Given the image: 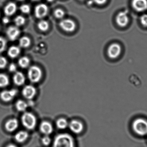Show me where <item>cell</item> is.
Wrapping results in <instances>:
<instances>
[{
  "label": "cell",
  "mask_w": 147,
  "mask_h": 147,
  "mask_svg": "<svg viewBox=\"0 0 147 147\" xmlns=\"http://www.w3.org/2000/svg\"><path fill=\"white\" fill-rule=\"evenodd\" d=\"M52 147H75L74 140L69 134H59L54 138Z\"/></svg>",
  "instance_id": "6da1fadb"
},
{
  "label": "cell",
  "mask_w": 147,
  "mask_h": 147,
  "mask_svg": "<svg viewBox=\"0 0 147 147\" xmlns=\"http://www.w3.org/2000/svg\"><path fill=\"white\" fill-rule=\"evenodd\" d=\"M22 125L28 130H33L37 124V119L34 115L31 112H26L22 116Z\"/></svg>",
  "instance_id": "7a4b0ae2"
},
{
  "label": "cell",
  "mask_w": 147,
  "mask_h": 147,
  "mask_svg": "<svg viewBox=\"0 0 147 147\" xmlns=\"http://www.w3.org/2000/svg\"><path fill=\"white\" fill-rule=\"evenodd\" d=\"M133 129L137 134L140 136L147 134V121L143 118L136 119L132 124Z\"/></svg>",
  "instance_id": "3957f363"
},
{
  "label": "cell",
  "mask_w": 147,
  "mask_h": 147,
  "mask_svg": "<svg viewBox=\"0 0 147 147\" xmlns=\"http://www.w3.org/2000/svg\"><path fill=\"white\" fill-rule=\"evenodd\" d=\"M28 77L32 83H38L42 78V70L38 66L36 65L31 66L28 71Z\"/></svg>",
  "instance_id": "277c9868"
},
{
  "label": "cell",
  "mask_w": 147,
  "mask_h": 147,
  "mask_svg": "<svg viewBox=\"0 0 147 147\" xmlns=\"http://www.w3.org/2000/svg\"><path fill=\"white\" fill-rule=\"evenodd\" d=\"M122 52V47L117 43H113L109 47L107 50L108 57L111 59L117 58Z\"/></svg>",
  "instance_id": "5b68a950"
},
{
  "label": "cell",
  "mask_w": 147,
  "mask_h": 147,
  "mask_svg": "<svg viewBox=\"0 0 147 147\" xmlns=\"http://www.w3.org/2000/svg\"><path fill=\"white\" fill-rule=\"evenodd\" d=\"M60 28L65 32H73L76 29V24L73 20L69 19L63 20L59 23Z\"/></svg>",
  "instance_id": "8992f818"
},
{
  "label": "cell",
  "mask_w": 147,
  "mask_h": 147,
  "mask_svg": "<svg viewBox=\"0 0 147 147\" xmlns=\"http://www.w3.org/2000/svg\"><path fill=\"white\" fill-rule=\"evenodd\" d=\"M116 22L121 27L127 26L129 22V17L126 11L120 12L117 16Z\"/></svg>",
  "instance_id": "52a82bcc"
},
{
  "label": "cell",
  "mask_w": 147,
  "mask_h": 147,
  "mask_svg": "<svg viewBox=\"0 0 147 147\" xmlns=\"http://www.w3.org/2000/svg\"><path fill=\"white\" fill-rule=\"evenodd\" d=\"M70 130L74 134H78L84 130V125L80 121L73 120L71 121L68 125Z\"/></svg>",
  "instance_id": "ba28073f"
},
{
  "label": "cell",
  "mask_w": 147,
  "mask_h": 147,
  "mask_svg": "<svg viewBox=\"0 0 147 147\" xmlns=\"http://www.w3.org/2000/svg\"><path fill=\"white\" fill-rule=\"evenodd\" d=\"M18 91L16 89L5 90L3 91L0 93V98L2 101L9 102L13 100L17 95Z\"/></svg>",
  "instance_id": "9c48e42d"
},
{
  "label": "cell",
  "mask_w": 147,
  "mask_h": 147,
  "mask_svg": "<svg viewBox=\"0 0 147 147\" xmlns=\"http://www.w3.org/2000/svg\"><path fill=\"white\" fill-rule=\"evenodd\" d=\"M36 93V89L33 86L31 85L26 86L22 89V95L27 99H31L33 98Z\"/></svg>",
  "instance_id": "30bf717a"
},
{
  "label": "cell",
  "mask_w": 147,
  "mask_h": 147,
  "mask_svg": "<svg viewBox=\"0 0 147 147\" xmlns=\"http://www.w3.org/2000/svg\"><path fill=\"white\" fill-rule=\"evenodd\" d=\"M132 5L137 12H144L147 9V0H132Z\"/></svg>",
  "instance_id": "8fae6325"
},
{
  "label": "cell",
  "mask_w": 147,
  "mask_h": 147,
  "mask_svg": "<svg viewBox=\"0 0 147 147\" xmlns=\"http://www.w3.org/2000/svg\"><path fill=\"white\" fill-rule=\"evenodd\" d=\"M48 8L46 4L40 3L36 6L35 9V15L37 18L41 19L46 16L48 13Z\"/></svg>",
  "instance_id": "7c38bea8"
},
{
  "label": "cell",
  "mask_w": 147,
  "mask_h": 147,
  "mask_svg": "<svg viewBox=\"0 0 147 147\" xmlns=\"http://www.w3.org/2000/svg\"><path fill=\"white\" fill-rule=\"evenodd\" d=\"M40 133L44 135L49 136L53 132V128L51 123L47 121H43L39 126Z\"/></svg>",
  "instance_id": "4fadbf2b"
},
{
  "label": "cell",
  "mask_w": 147,
  "mask_h": 147,
  "mask_svg": "<svg viewBox=\"0 0 147 147\" xmlns=\"http://www.w3.org/2000/svg\"><path fill=\"white\" fill-rule=\"evenodd\" d=\"M20 31L17 27H9L7 29V34L8 38L10 40L14 41L16 40L20 36Z\"/></svg>",
  "instance_id": "5bb4252c"
},
{
  "label": "cell",
  "mask_w": 147,
  "mask_h": 147,
  "mask_svg": "<svg viewBox=\"0 0 147 147\" xmlns=\"http://www.w3.org/2000/svg\"><path fill=\"white\" fill-rule=\"evenodd\" d=\"M19 127V122L16 118L9 119L5 124V129L9 132L15 131Z\"/></svg>",
  "instance_id": "9a60e30c"
},
{
  "label": "cell",
  "mask_w": 147,
  "mask_h": 147,
  "mask_svg": "<svg viewBox=\"0 0 147 147\" xmlns=\"http://www.w3.org/2000/svg\"><path fill=\"white\" fill-rule=\"evenodd\" d=\"M13 80L16 85L20 86L24 84L26 81V78L22 72L18 71L15 73L13 77Z\"/></svg>",
  "instance_id": "2e32d148"
},
{
  "label": "cell",
  "mask_w": 147,
  "mask_h": 147,
  "mask_svg": "<svg viewBox=\"0 0 147 147\" xmlns=\"http://www.w3.org/2000/svg\"><path fill=\"white\" fill-rule=\"evenodd\" d=\"M29 135L26 131H20L15 136V140L18 143H23L28 139Z\"/></svg>",
  "instance_id": "e0dca14e"
},
{
  "label": "cell",
  "mask_w": 147,
  "mask_h": 147,
  "mask_svg": "<svg viewBox=\"0 0 147 147\" xmlns=\"http://www.w3.org/2000/svg\"><path fill=\"white\" fill-rule=\"evenodd\" d=\"M17 7L14 3L10 2L8 3L4 8V13L7 16H10L15 13L17 10Z\"/></svg>",
  "instance_id": "ac0fdd59"
},
{
  "label": "cell",
  "mask_w": 147,
  "mask_h": 147,
  "mask_svg": "<svg viewBox=\"0 0 147 147\" xmlns=\"http://www.w3.org/2000/svg\"><path fill=\"white\" fill-rule=\"evenodd\" d=\"M20 47L16 46H13L9 47L8 50L7 54L9 57L15 58L20 55Z\"/></svg>",
  "instance_id": "d6986e66"
},
{
  "label": "cell",
  "mask_w": 147,
  "mask_h": 147,
  "mask_svg": "<svg viewBox=\"0 0 147 147\" xmlns=\"http://www.w3.org/2000/svg\"><path fill=\"white\" fill-rule=\"evenodd\" d=\"M69 123L68 121L64 118H60L56 121V126L59 129H65L68 127Z\"/></svg>",
  "instance_id": "ffe728a7"
},
{
  "label": "cell",
  "mask_w": 147,
  "mask_h": 147,
  "mask_svg": "<svg viewBox=\"0 0 147 147\" xmlns=\"http://www.w3.org/2000/svg\"><path fill=\"white\" fill-rule=\"evenodd\" d=\"M16 108L19 111H25L28 108V104L22 100H19L16 103Z\"/></svg>",
  "instance_id": "44dd1931"
},
{
  "label": "cell",
  "mask_w": 147,
  "mask_h": 147,
  "mask_svg": "<svg viewBox=\"0 0 147 147\" xmlns=\"http://www.w3.org/2000/svg\"><path fill=\"white\" fill-rule=\"evenodd\" d=\"M31 39L26 36L22 37L19 40V45L22 48H27L31 45Z\"/></svg>",
  "instance_id": "7402d4cb"
},
{
  "label": "cell",
  "mask_w": 147,
  "mask_h": 147,
  "mask_svg": "<svg viewBox=\"0 0 147 147\" xmlns=\"http://www.w3.org/2000/svg\"><path fill=\"white\" fill-rule=\"evenodd\" d=\"M30 63L29 59L27 57H22L19 59L18 64L20 67L23 69L27 68L29 66Z\"/></svg>",
  "instance_id": "603a6c76"
},
{
  "label": "cell",
  "mask_w": 147,
  "mask_h": 147,
  "mask_svg": "<svg viewBox=\"0 0 147 147\" xmlns=\"http://www.w3.org/2000/svg\"><path fill=\"white\" fill-rule=\"evenodd\" d=\"M9 80L8 77L5 74L0 73V87H5L9 84Z\"/></svg>",
  "instance_id": "cb8c5ba5"
},
{
  "label": "cell",
  "mask_w": 147,
  "mask_h": 147,
  "mask_svg": "<svg viewBox=\"0 0 147 147\" xmlns=\"http://www.w3.org/2000/svg\"><path fill=\"white\" fill-rule=\"evenodd\" d=\"M38 29L42 32H46L49 29V24L47 21L41 20L38 23Z\"/></svg>",
  "instance_id": "d4e9b609"
},
{
  "label": "cell",
  "mask_w": 147,
  "mask_h": 147,
  "mask_svg": "<svg viewBox=\"0 0 147 147\" xmlns=\"http://www.w3.org/2000/svg\"><path fill=\"white\" fill-rule=\"evenodd\" d=\"M26 22L25 18L21 16H18L16 17L14 20V22L17 26H23Z\"/></svg>",
  "instance_id": "484cf974"
},
{
  "label": "cell",
  "mask_w": 147,
  "mask_h": 147,
  "mask_svg": "<svg viewBox=\"0 0 147 147\" xmlns=\"http://www.w3.org/2000/svg\"><path fill=\"white\" fill-rule=\"evenodd\" d=\"M7 40L4 38L0 37V53L4 51L7 47Z\"/></svg>",
  "instance_id": "4316f807"
},
{
  "label": "cell",
  "mask_w": 147,
  "mask_h": 147,
  "mask_svg": "<svg viewBox=\"0 0 147 147\" xmlns=\"http://www.w3.org/2000/svg\"><path fill=\"white\" fill-rule=\"evenodd\" d=\"M41 142L45 146H48L51 142V139L48 135H45L41 139Z\"/></svg>",
  "instance_id": "83f0119b"
},
{
  "label": "cell",
  "mask_w": 147,
  "mask_h": 147,
  "mask_svg": "<svg viewBox=\"0 0 147 147\" xmlns=\"http://www.w3.org/2000/svg\"><path fill=\"white\" fill-rule=\"evenodd\" d=\"M65 14V13L64 11L60 9H58L54 11V15L58 19L63 18Z\"/></svg>",
  "instance_id": "f1b7e54d"
},
{
  "label": "cell",
  "mask_w": 147,
  "mask_h": 147,
  "mask_svg": "<svg viewBox=\"0 0 147 147\" xmlns=\"http://www.w3.org/2000/svg\"><path fill=\"white\" fill-rule=\"evenodd\" d=\"M20 9L21 12L27 14L30 13L31 8L30 6L27 4H23L20 7Z\"/></svg>",
  "instance_id": "f546056e"
},
{
  "label": "cell",
  "mask_w": 147,
  "mask_h": 147,
  "mask_svg": "<svg viewBox=\"0 0 147 147\" xmlns=\"http://www.w3.org/2000/svg\"><path fill=\"white\" fill-rule=\"evenodd\" d=\"M140 20L142 25L145 27L147 28V14L142 15L140 17Z\"/></svg>",
  "instance_id": "4dcf8cb0"
},
{
  "label": "cell",
  "mask_w": 147,
  "mask_h": 147,
  "mask_svg": "<svg viewBox=\"0 0 147 147\" xmlns=\"http://www.w3.org/2000/svg\"><path fill=\"white\" fill-rule=\"evenodd\" d=\"M7 61L5 57H0V69H4L7 66Z\"/></svg>",
  "instance_id": "1f68e13d"
},
{
  "label": "cell",
  "mask_w": 147,
  "mask_h": 147,
  "mask_svg": "<svg viewBox=\"0 0 147 147\" xmlns=\"http://www.w3.org/2000/svg\"><path fill=\"white\" fill-rule=\"evenodd\" d=\"M17 67L15 64L11 63L9 66V71L11 72H15L16 71Z\"/></svg>",
  "instance_id": "d6a6232c"
},
{
  "label": "cell",
  "mask_w": 147,
  "mask_h": 147,
  "mask_svg": "<svg viewBox=\"0 0 147 147\" xmlns=\"http://www.w3.org/2000/svg\"><path fill=\"white\" fill-rule=\"evenodd\" d=\"M93 2L96 3L98 5H102L107 2V0H92Z\"/></svg>",
  "instance_id": "836d02e7"
},
{
  "label": "cell",
  "mask_w": 147,
  "mask_h": 147,
  "mask_svg": "<svg viewBox=\"0 0 147 147\" xmlns=\"http://www.w3.org/2000/svg\"><path fill=\"white\" fill-rule=\"evenodd\" d=\"M4 24H7L9 22V19L7 17H5L3 18L2 20Z\"/></svg>",
  "instance_id": "e575fe53"
},
{
  "label": "cell",
  "mask_w": 147,
  "mask_h": 147,
  "mask_svg": "<svg viewBox=\"0 0 147 147\" xmlns=\"http://www.w3.org/2000/svg\"><path fill=\"white\" fill-rule=\"evenodd\" d=\"M6 147H18L16 145L13 144H10L8 145Z\"/></svg>",
  "instance_id": "d590c367"
},
{
  "label": "cell",
  "mask_w": 147,
  "mask_h": 147,
  "mask_svg": "<svg viewBox=\"0 0 147 147\" xmlns=\"http://www.w3.org/2000/svg\"><path fill=\"white\" fill-rule=\"evenodd\" d=\"M93 3V1L92 0H90V1H88L87 3H88V5H91Z\"/></svg>",
  "instance_id": "8d00e7d4"
},
{
  "label": "cell",
  "mask_w": 147,
  "mask_h": 147,
  "mask_svg": "<svg viewBox=\"0 0 147 147\" xmlns=\"http://www.w3.org/2000/svg\"><path fill=\"white\" fill-rule=\"evenodd\" d=\"M48 2H51L53 1V0H47Z\"/></svg>",
  "instance_id": "74e56055"
},
{
  "label": "cell",
  "mask_w": 147,
  "mask_h": 147,
  "mask_svg": "<svg viewBox=\"0 0 147 147\" xmlns=\"http://www.w3.org/2000/svg\"><path fill=\"white\" fill-rule=\"evenodd\" d=\"M32 1H40V0H32Z\"/></svg>",
  "instance_id": "f35d334b"
},
{
  "label": "cell",
  "mask_w": 147,
  "mask_h": 147,
  "mask_svg": "<svg viewBox=\"0 0 147 147\" xmlns=\"http://www.w3.org/2000/svg\"><path fill=\"white\" fill-rule=\"evenodd\" d=\"M18 1H24V0H18Z\"/></svg>",
  "instance_id": "ab89813d"
},
{
  "label": "cell",
  "mask_w": 147,
  "mask_h": 147,
  "mask_svg": "<svg viewBox=\"0 0 147 147\" xmlns=\"http://www.w3.org/2000/svg\"><path fill=\"white\" fill-rule=\"evenodd\" d=\"M80 1H83V0H80Z\"/></svg>",
  "instance_id": "60d3db41"
}]
</instances>
